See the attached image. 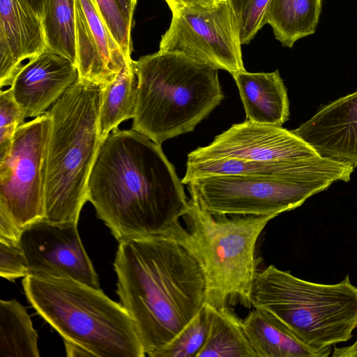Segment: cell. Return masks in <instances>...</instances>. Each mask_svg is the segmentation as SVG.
<instances>
[{
    "mask_svg": "<svg viewBox=\"0 0 357 357\" xmlns=\"http://www.w3.org/2000/svg\"><path fill=\"white\" fill-rule=\"evenodd\" d=\"M232 76L238 89L247 120L282 126L289 119L287 88L278 70L272 73L243 70Z\"/></svg>",
    "mask_w": 357,
    "mask_h": 357,
    "instance_id": "e0dca14e",
    "label": "cell"
},
{
    "mask_svg": "<svg viewBox=\"0 0 357 357\" xmlns=\"http://www.w3.org/2000/svg\"><path fill=\"white\" fill-rule=\"evenodd\" d=\"M47 47L41 19L22 0H0V86Z\"/></svg>",
    "mask_w": 357,
    "mask_h": 357,
    "instance_id": "2e32d148",
    "label": "cell"
},
{
    "mask_svg": "<svg viewBox=\"0 0 357 357\" xmlns=\"http://www.w3.org/2000/svg\"><path fill=\"white\" fill-rule=\"evenodd\" d=\"M291 132L321 156L357 167V90L323 106Z\"/></svg>",
    "mask_w": 357,
    "mask_h": 357,
    "instance_id": "9a60e30c",
    "label": "cell"
},
{
    "mask_svg": "<svg viewBox=\"0 0 357 357\" xmlns=\"http://www.w3.org/2000/svg\"><path fill=\"white\" fill-rule=\"evenodd\" d=\"M243 323L257 357H327L331 352L309 347L279 320L260 309L254 308Z\"/></svg>",
    "mask_w": 357,
    "mask_h": 357,
    "instance_id": "ac0fdd59",
    "label": "cell"
},
{
    "mask_svg": "<svg viewBox=\"0 0 357 357\" xmlns=\"http://www.w3.org/2000/svg\"><path fill=\"white\" fill-rule=\"evenodd\" d=\"M103 86L79 78L47 111L52 118L43 218L47 221L78 224L101 143L98 118Z\"/></svg>",
    "mask_w": 357,
    "mask_h": 357,
    "instance_id": "277c9868",
    "label": "cell"
},
{
    "mask_svg": "<svg viewBox=\"0 0 357 357\" xmlns=\"http://www.w3.org/2000/svg\"><path fill=\"white\" fill-rule=\"evenodd\" d=\"M227 216L213 215L190 197L183 218L188 241L204 270L206 303L218 308L236 304L250 307L259 271L256 243L276 216Z\"/></svg>",
    "mask_w": 357,
    "mask_h": 357,
    "instance_id": "52a82bcc",
    "label": "cell"
},
{
    "mask_svg": "<svg viewBox=\"0 0 357 357\" xmlns=\"http://www.w3.org/2000/svg\"><path fill=\"white\" fill-rule=\"evenodd\" d=\"M170 8L171 10L177 8L189 6L209 4L216 0H165Z\"/></svg>",
    "mask_w": 357,
    "mask_h": 357,
    "instance_id": "4dcf8cb0",
    "label": "cell"
},
{
    "mask_svg": "<svg viewBox=\"0 0 357 357\" xmlns=\"http://www.w3.org/2000/svg\"><path fill=\"white\" fill-rule=\"evenodd\" d=\"M0 160L9 152L17 128L24 123L25 115L10 89L0 94Z\"/></svg>",
    "mask_w": 357,
    "mask_h": 357,
    "instance_id": "4316f807",
    "label": "cell"
},
{
    "mask_svg": "<svg viewBox=\"0 0 357 357\" xmlns=\"http://www.w3.org/2000/svg\"><path fill=\"white\" fill-rule=\"evenodd\" d=\"M112 36L127 57H131V28L116 0H94Z\"/></svg>",
    "mask_w": 357,
    "mask_h": 357,
    "instance_id": "83f0119b",
    "label": "cell"
},
{
    "mask_svg": "<svg viewBox=\"0 0 357 357\" xmlns=\"http://www.w3.org/2000/svg\"><path fill=\"white\" fill-rule=\"evenodd\" d=\"M22 231L8 213L0 208V241L20 243Z\"/></svg>",
    "mask_w": 357,
    "mask_h": 357,
    "instance_id": "f546056e",
    "label": "cell"
},
{
    "mask_svg": "<svg viewBox=\"0 0 357 357\" xmlns=\"http://www.w3.org/2000/svg\"><path fill=\"white\" fill-rule=\"evenodd\" d=\"M271 0H229L239 30L241 44H249L267 22Z\"/></svg>",
    "mask_w": 357,
    "mask_h": 357,
    "instance_id": "484cf974",
    "label": "cell"
},
{
    "mask_svg": "<svg viewBox=\"0 0 357 357\" xmlns=\"http://www.w3.org/2000/svg\"><path fill=\"white\" fill-rule=\"evenodd\" d=\"M52 118L43 114L21 125L8 154L0 160V208L22 231L45 216V195Z\"/></svg>",
    "mask_w": 357,
    "mask_h": 357,
    "instance_id": "9c48e42d",
    "label": "cell"
},
{
    "mask_svg": "<svg viewBox=\"0 0 357 357\" xmlns=\"http://www.w3.org/2000/svg\"><path fill=\"white\" fill-rule=\"evenodd\" d=\"M76 66L79 78L110 83L127 57L112 36L94 0H75Z\"/></svg>",
    "mask_w": 357,
    "mask_h": 357,
    "instance_id": "4fadbf2b",
    "label": "cell"
},
{
    "mask_svg": "<svg viewBox=\"0 0 357 357\" xmlns=\"http://www.w3.org/2000/svg\"><path fill=\"white\" fill-rule=\"evenodd\" d=\"M78 79L77 68L72 61L46 48L20 68L10 89L25 117L36 118L45 113Z\"/></svg>",
    "mask_w": 357,
    "mask_h": 357,
    "instance_id": "5bb4252c",
    "label": "cell"
},
{
    "mask_svg": "<svg viewBox=\"0 0 357 357\" xmlns=\"http://www.w3.org/2000/svg\"><path fill=\"white\" fill-rule=\"evenodd\" d=\"M41 20L46 48L76 65L75 0H47Z\"/></svg>",
    "mask_w": 357,
    "mask_h": 357,
    "instance_id": "cb8c5ba5",
    "label": "cell"
},
{
    "mask_svg": "<svg viewBox=\"0 0 357 357\" xmlns=\"http://www.w3.org/2000/svg\"><path fill=\"white\" fill-rule=\"evenodd\" d=\"M317 155H320L291 130L246 119L217 135L209 145L189 153L188 159L271 161L298 160Z\"/></svg>",
    "mask_w": 357,
    "mask_h": 357,
    "instance_id": "7c38bea8",
    "label": "cell"
},
{
    "mask_svg": "<svg viewBox=\"0 0 357 357\" xmlns=\"http://www.w3.org/2000/svg\"><path fill=\"white\" fill-rule=\"evenodd\" d=\"M321 10V0H271L267 22L275 38L287 47L313 34Z\"/></svg>",
    "mask_w": 357,
    "mask_h": 357,
    "instance_id": "44dd1931",
    "label": "cell"
},
{
    "mask_svg": "<svg viewBox=\"0 0 357 357\" xmlns=\"http://www.w3.org/2000/svg\"><path fill=\"white\" fill-rule=\"evenodd\" d=\"M125 17L130 26L132 24L134 10L137 0H116Z\"/></svg>",
    "mask_w": 357,
    "mask_h": 357,
    "instance_id": "d6a6232c",
    "label": "cell"
},
{
    "mask_svg": "<svg viewBox=\"0 0 357 357\" xmlns=\"http://www.w3.org/2000/svg\"><path fill=\"white\" fill-rule=\"evenodd\" d=\"M172 12L159 52L181 53L231 75L245 70L239 30L229 0L184 6Z\"/></svg>",
    "mask_w": 357,
    "mask_h": 357,
    "instance_id": "30bf717a",
    "label": "cell"
},
{
    "mask_svg": "<svg viewBox=\"0 0 357 357\" xmlns=\"http://www.w3.org/2000/svg\"><path fill=\"white\" fill-rule=\"evenodd\" d=\"M252 306L282 323L309 347L331 351L357 328V287L349 275L336 284L301 279L273 265L259 271Z\"/></svg>",
    "mask_w": 357,
    "mask_h": 357,
    "instance_id": "8992f818",
    "label": "cell"
},
{
    "mask_svg": "<svg viewBox=\"0 0 357 357\" xmlns=\"http://www.w3.org/2000/svg\"><path fill=\"white\" fill-rule=\"evenodd\" d=\"M333 357H357V340L351 345L347 347H334Z\"/></svg>",
    "mask_w": 357,
    "mask_h": 357,
    "instance_id": "836d02e7",
    "label": "cell"
},
{
    "mask_svg": "<svg viewBox=\"0 0 357 357\" xmlns=\"http://www.w3.org/2000/svg\"><path fill=\"white\" fill-rule=\"evenodd\" d=\"M87 201L119 241L183 233L188 208L182 181L161 144L116 128L101 141L87 183Z\"/></svg>",
    "mask_w": 357,
    "mask_h": 357,
    "instance_id": "6da1fadb",
    "label": "cell"
},
{
    "mask_svg": "<svg viewBox=\"0 0 357 357\" xmlns=\"http://www.w3.org/2000/svg\"><path fill=\"white\" fill-rule=\"evenodd\" d=\"M354 167L319 155L303 171L263 177L212 175L190 180V197L213 215H275L301 206L337 181L350 180Z\"/></svg>",
    "mask_w": 357,
    "mask_h": 357,
    "instance_id": "ba28073f",
    "label": "cell"
},
{
    "mask_svg": "<svg viewBox=\"0 0 357 357\" xmlns=\"http://www.w3.org/2000/svg\"><path fill=\"white\" fill-rule=\"evenodd\" d=\"M42 20L47 0H22Z\"/></svg>",
    "mask_w": 357,
    "mask_h": 357,
    "instance_id": "e575fe53",
    "label": "cell"
},
{
    "mask_svg": "<svg viewBox=\"0 0 357 357\" xmlns=\"http://www.w3.org/2000/svg\"><path fill=\"white\" fill-rule=\"evenodd\" d=\"M210 328L197 357H257L241 319L229 307L210 305Z\"/></svg>",
    "mask_w": 357,
    "mask_h": 357,
    "instance_id": "7402d4cb",
    "label": "cell"
},
{
    "mask_svg": "<svg viewBox=\"0 0 357 357\" xmlns=\"http://www.w3.org/2000/svg\"><path fill=\"white\" fill-rule=\"evenodd\" d=\"M114 268L121 304L150 357L171 342L206 303L204 270L187 229L120 241Z\"/></svg>",
    "mask_w": 357,
    "mask_h": 357,
    "instance_id": "7a4b0ae2",
    "label": "cell"
},
{
    "mask_svg": "<svg viewBox=\"0 0 357 357\" xmlns=\"http://www.w3.org/2000/svg\"><path fill=\"white\" fill-rule=\"evenodd\" d=\"M210 307L206 303L195 317L166 346L152 357H197L210 328Z\"/></svg>",
    "mask_w": 357,
    "mask_h": 357,
    "instance_id": "d4e9b609",
    "label": "cell"
},
{
    "mask_svg": "<svg viewBox=\"0 0 357 357\" xmlns=\"http://www.w3.org/2000/svg\"><path fill=\"white\" fill-rule=\"evenodd\" d=\"M314 156L291 160H248L233 158L187 160L183 184L192 179L212 175H243L263 177L288 176L298 173L310 165Z\"/></svg>",
    "mask_w": 357,
    "mask_h": 357,
    "instance_id": "d6986e66",
    "label": "cell"
},
{
    "mask_svg": "<svg viewBox=\"0 0 357 357\" xmlns=\"http://www.w3.org/2000/svg\"><path fill=\"white\" fill-rule=\"evenodd\" d=\"M137 75L135 61L127 58L116 77L102 88L98 129L101 141L119 125L134 117Z\"/></svg>",
    "mask_w": 357,
    "mask_h": 357,
    "instance_id": "ffe728a7",
    "label": "cell"
},
{
    "mask_svg": "<svg viewBox=\"0 0 357 357\" xmlns=\"http://www.w3.org/2000/svg\"><path fill=\"white\" fill-rule=\"evenodd\" d=\"M137 91L132 129L153 142L194 130L222 102L218 69L173 52L135 61Z\"/></svg>",
    "mask_w": 357,
    "mask_h": 357,
    "instance_id": "3957f363",
    "label": "cell"
},
{
    "mask_svg": "<svg viewBox=\"0 0 357 357\" xmlns=\"http://www.w3.org/2000/svg\"><path fill=\"white\" fill-rule=\"evenodd\" d=\"M38 333L26 309L15 300L0 301V357H39Z\"/></svg>",
    "mask_w": 357,
    "mask_h": 357,
    "instance_id": "603a6c76",
    "label": "cell"
},
{
    "mask_svg": "<svg viewBox=\"0 0 357 357\" xmlns=\"http://www.w3.org/2000/svg\"><path fill=\"white\" fill-rule=\"evenodd\" d=\"M77 225L42 219L22 230L20 243L27 261L29 275L70 278L100 289Z\"/></svg>",
    "mask_w": 357,
    "mask_h": 357,
    "instance_id": "8fae6325",
    "label": "cell"
},
{
    "mask_svg": "<svg viewBox=\"0 0 357 357\" xmlns=\"http://www.w3.org/2000/svg\"><path fill=\"white\" fill-rule=\"evenodd\" d=\"M29 275L27 261L20 243L0 241V275L8 280Z\"/></svg>",
    "mask_w": 357,
    "mask_h": 357,
    "instance_id": "f1b7e54d",
    "label": "cell"
},
{
    "mask_svg": "<svg viewBox=\"0 0 357 357\" xmlns=\"http://www.w3.org/2000/svg\"><path fill=\"white\" fill-rule=\"evenodd\" d=\"M66 356L68 357H91L93 356L90 352L73 342L63 341Z\"/></svg>",
    "mask_w": 357,
    "mask_h": 357,
    "instance_id": "1f68e13d",
    "label": "cell"
},
{
    "mask_svg": "<svg viewBox=\"0 0 357 357\" xmlns=\"http://www.w3.org/2000/svg\"><path fill=\"white\" fill-rule=\"evenodd\" d=\"M22 284L32 307L63 341L93 357L146 356L130 314L100 289L70 278L31 275Z\"/></svg>",
    "mask_w": 357,
    "mask_h": 357,
    "instance_id": "5b68a950",
    "label": "cell"
}]
</instances>
